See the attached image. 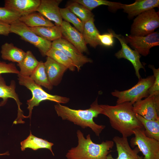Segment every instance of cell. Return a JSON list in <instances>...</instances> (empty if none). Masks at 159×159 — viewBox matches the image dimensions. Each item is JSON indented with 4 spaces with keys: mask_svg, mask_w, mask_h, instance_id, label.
<instances>
[{
    "mask_svg": "<svg viewBox=\"0 0 159 159\" xmlns=\"http://www.w3.org/2000/svg\"><path fill=\"white\" fill-rule=\"evenodd\" d=\"M102 114L107 117L112 127L121 134L122 137L127 138L133 135V131L144 128L136 117L133 110V105L126 102L115 105H100Z\"/></svg>",
    "mask_w": 159,
    "mask_h": 159,
    "instance_id": "1",
    "label": "cell"
},
{
    "mask_svg": "<svg viewBox=\"0 0 159 159\" xmlns=\"http://www.w3.org/2000/svg\"><path fill=\"white\" fill-rule=\"evenodd\" d=\"M54 107L58 116L62 120L72 122L83 129L89 127L98 137L105 127L97 124L93 120L94 118L97 117L102 112V108L98 103L97 98L87 109H73L59 103Z\"/></svg>",
    "mask_w": 159,
    "mask_h": 159,
    "instance_id": "2",
    "label": "cell"
},
{
    "mask_svg": "<svg viewBox=\"0 0 159 159\" xmlns=\"http://www.w3.org/2000/svg\"><path fill=\"white\" fill-rule=\"evenodd\" d=\"M77 135L78 144L68 151L65 155L67 159H108L111 149L114 146L113 140L96 143L92 140L90 134L85 138L79 130L77 132Z\"/></svg>",
    "mask_w": 159,
    "mask_h": 159,
    "instance_id": "3",
    "label": "cell"
},
{
    "mask_svg": "<svg viewBox=\"0 0 159 159\" xmlns=\"http://www.w3.org/2000/svg\"><path fill=\"white\" fill-rule=\"evenodd\" d=\"M19 85L26 87L31 91L32 97L27 101V108L29 110V115L25 117L31 118L33 109L38 106L40 102L45 100H49L57 103L66 104L69 102V98L56 95L49 94L44 90L41 86L36 84L30 77H25L18 74Z\"/></svg>",
    "mask_w": 159,
    "mask_h": 159,
    "instance_id": "4",
    "label": "cell"
},
{
    "mask_svg": "<svg viewBox=\"0 0 159 159\" xmlns=\"http://www.w3.org/2000/svg\"><path fill=\"white\" fill-rule=\"evenodd\" d=\"M154 80L153 75L145 78L141 77L139 79L138 82L130 89L122 91L115 90L111 94L117 98V104L130 102L133 105L143 98L149 96V89L152 85Z\"/></svg>",
    "mask_w": 159,
    "mask_h": 159,
    "instance_id": "5",
    "label": "cell"
},
{
    "mask_svg": "<svg viewBox=\"0 0 159 159\" xmlns=\"http://www.w3.org/2000/svg\"><path fill=\"white\" fill-rule=\"evenodd\" d=\"M159 26V12L153 8L143 12L134 19L131 27L130 35L145 36L154 32Z\"/></svg>",
    "mask_w": 159,
    "mask_h": 159,
    "instance_id": "6",
    "label": "cell"
},
{
    "mask_svg": "<svg viewBox=\"0 0 159 159\" xmlns=\"http://www.w3.org/2000/svg\"><path fill=\"white\" fill-rule=\"evenodd\" d=\"M133 132L134 137L130 140L131 146H137L145 159H159V141L147 137L144 128L135 129Z\"/></svg>",
    "mask_w": 159,
    "mask_h": 159,
    "instance_id": "7",
    "label": "cell"
},
{
    "mask_svg": "<svg viewBox=\"0 0 159 159\" xmlns=\"http://www.w3.org/2000/svg\"><path fill=\"white\" fill-rule=\"evenodd\" d=\"M10 33L19 35L24 40L37 47L42 56H46L52 48V42L38 36L29 27L19 21L10 25Z\"/></svg>",
    "mask_w": 159,
    "mask_h": 159,
    "instance_id": "8",
    "label": "cell"
},
{
    "mask_svg": "<svg viewBox=\"0 0 159 159\" xmlns=\"http://www.w3.org/2000/svg\"><path fill=\"white\" fill-rule=\"evenodd\" d=\"M126 42L140 55L147 56L150 49L159 45V33L158 31L144 36L127 35L124 37Z\"/></svg>",
    "mask_w": 159,
    "mask_h": 159,
    "instance_id": "9",
    "label": "cell"
},
{
    "mask_svg": "<svg viewBox=\"0 0 159 159\" xmlns=\"http://www.w3.org/2000/svg\"><path fill=\"white\" fill-rule=\"evenodd\" d=\"M52 48L60 50L71 59L78 72L85 64L93 62L92 59L81 53L74 45L63 38L53 41Z\"/></svg>",
    "mask_w": 159,
    "mask_h": 159,
    "instance_id": "10",
    "label": "cell"
},
{
    "mask_svg": "<svg viewBox=\"0 0 159 159\" xmlns=\"http://www.w3.org/2000/svg\"><path fill=\"white\" fill-rule=\"evenodd\" d=\"M135 113L149 120H159V95L148 96L133 104Z\"/></svg>",
    "mask_w": 159,
    "mask_h": 159,
    "instance_id": "11",
    "label": "cell"
},
{
    "mask_svg": "<svg viewBox=\"0 0 159 159\" xmlns=\"http://www.w3.org/2000/svg\"><path fill=\"white\" fill-rule=\"evenodd\" d=\"M108 31L114 37L118 40L121 45V49L115 53V56L118 59L124 58L129 61L134 67L136 76L139 79L141 77L139 73L140 70L141 69H145L140 61L141 55L127 45L123 36L121 34H116L112 29L109 30Z\"/></svg>",
    "mask_w": 159,
    "mask_h": 159,
    "instance_id": "12",
    "label": "cell"
},
{
    "mask_svg": "<svg viewBox=\"0 0 159 159\" xmlns=\"http://www.w3.org/2000/svg\"><path fill=\"white\" fill-rule=\"evenodd\" d=\"M60 27L63 38L74 45L81 53L88 52L82 33L64 21H63Z\"/></svg>",
    "mask_w": 159,
    "mask_h": 159,
    "instance_id": "13",
    "label": "cell"
},
{
    "mask_svg": "<svg viewBox=\"0 0 159 159\" xmlns=\"http://www.w3.org/2000/svg\"><path fill=\"white\" fill-rule=\"evenodd\" d=\"M112 140L116 145L117 157L114 158L109 154L108 159H145L143 156L138 154L140 151L137 147L134 149L131 148L127 138L116 136Z\"/></svg>",
    "mask_w": 159,
    "mask_h": 159,
    "instance_id": "14",
    "label": "cell"
},
{
    "mask_svg": "<svg viewBox=\"0 0 159 159\" xmlns=\"http://www.w3.org/2000/svg\"><path fill=\"white\" fill-rule=\"evenodd\" d=\"M62 0H41L36 11L50 21H53L56 25L60 26L63 20L59 7Z\"/></svg>",
    "mask_w": 159,
    "mask_h": 159,
    "instance_id": "15",
    "label": "cell"
},
{
    "mask_svg": "<svg viewBox=\"0 0 159 159\" xmlns=\"http://www.w3.org/2000/svg\"><path fill=\"white\" fill-rule=\"evenodd\" d=\"M40 2V0H6L4 7L21 16L36 11Z\"/></svg>",
    "mask_w": 159,
    "mask_h": 159,
    "instance_id": "16",
    "label": "cell"
},
{
    "mask_svg": "<svg viewBox=\"0 0 159 159\" xmlns=\"http://www.w3.org/2000/svg\"><path fill=\"white\" fill-rule=\"evenodd\" d=\"M159 0H136L131 4H122L121 9L128 14L130 18L137 16L143 12L149 9L159 7Z\"/></svg>",
    "mask_w": 159,
    "mask_h": 159,
    "instance_id": "17",
    "label": "cell"
},
{
    "mask_svg": "<svg viewBox=\"0 0 159 159\" xmlns=\"http://www.w3.org/2000/svg\"><path fill=\"white\" fill-rule=\"evenodd\" d=\"M45 71L49 80L53 86L61 82L64 73L67 68L51 58L47 57L44 63Z\"/></svg>",
    "mask_w": 159,
    "mask_h": 159,
    "instance_id": "18",
    "label": "cell"
},
{
    "mask_svg": "<svg viewBox=\"0 0 159 159\" xmlns=\"http://www.w3.org/2000/svg\"><path fill=\"white\" fill-rule=\"evenodd\" d=\"M15 82L12 80L9 85H6L4 78L0 74V98L3 99L0 106L3 105L6 102L9 98L14 99L16 101L18 107V117H24L23 112L20 109L22 104L19 99L18 94L15 91Z\"/></svg>",
    "mask_w": 159,
    "mask_h": 159,
    "instance_id": "19",
    "label": "cell"
},
{
    "mask_svg": "<svg viewBox=\"0 0 159 159\" xmlns=\"http://www.w3.org/2000/svg\"><path fill=\"white\" fill-rule=\"evenodd\" d=\"M94 18H92L84 23L82 34L86 44L94 48L101 43L98 38L100 33L94 24Z\"/></svg>",
    "mask_w": 159,
    "mask_h": 159,
    "instance_id": "20",
    "label": "cell"
},
{
    "mask_svg": "<svg viewBox=\"0 0 159 159\" xmlns=\"http://www.w3.org/2000/svg\"><path fill=\"white\" fill-rule=\"evenodd\" d=\"M26 52L15 46L11 43H5L1 47L2 58L13 62L19 63L24 58Z\"/></svg>",
    "mask_w": 159,
    "mask_h": 159,
    "instance_id": "21",
    "label": "cell"
},
{
    "mask_svg": "<svg viewBox=\"0 0 159 159\" xmlns=\"http://www.w3.org/2000/svg\"><path fill=\"white\" fill-rule=\"evenodd\" d=\"M21 150L23 151L26 148H31L35 150L39 149H47L54 155L52 150L54 144L46 140L36 137L32 134L31 132L27 138L21 142Z\"/></svg>",
    "mask_w": 159,
    "mask_h": 159,
    "instance_id": "22",
    "label": "cell"
},
{
    "mask_svg": "<svg viewBox=\"0 0 159 159\" xmlns=\"http://www.w3.org/2000/svg\"><path fill=\"white\" fill-rule=\"evenodd\" d=\"M29 28L38 36L49 41H53L62 37L60 26L55 25Z\"/></svg>",
    "mask_w": 159,
    "mask_h": 159,
    "instance_id": "23",
    "label": "cell"
},
{
    "mask_svg": "<svg viewBox=\"0 0 159 159\" xmlns=\"http://www.w3.org/2000/svg\"><path fill=\"white\" fill-rule=\"evenodd\" d=\"M39 63V62L32 52L30 51H27L23 59L17 64L20 69L19 74L23 76L30 77Z\"/></svg>",
    "mask_w": 159,
    "mask_h": 159,
    "instance_id": "24",
    "label": "cell"
},
{
    "mask_svg": "<svg viewBox=\"0 0 159 159\" xmlns=\"http://www.w3.org/2000/svg\"><path fill=\"white\" fill-rule=\"evenodd\" d=\"M19 20L30 27L54 25L50 21L38 12H34L21 16Z\"/></svg>",
    "mask_w": 159,
    "mask_h": 159,
    "instance_id": "25",
    "label": "cell"
},
{
    "mask_svg": "<svg viewBox=\"0 0 159 159\" xmlns=\"http://www.w3.org/2000/svg\"><path fill=\"white\" fill-rule=\"evenodd\" d=\"M136 116L145 129L144 132L145 135L149 138L159 141V120H147L137 114H136Z\"/></svg>",
    "mask_w": 159,
    "mask_h": 159,
    "instance_id": "26",
    "label": "cell"
},
{
    "mask_svg": "<svg viewBox=\"0 0 159 159\" xmlns=\"http://www.w3.org/2000/svg\"><path fill=\"white\" fill-rule=\"evenodd\" d=\"M30 77L37 84L49 90L52 89L53 86L49 80L45 71L44 63L42 61L39 62L37 67Z\"/></svg>",
    "mask_w": 159,
    "mask_h": 159,
    "instance_id": "27",
    "label": "cell"
},
{
    "mask_svg": "<svg viewBox=\"0 0 159 159\" xmlns=\"http://www.w3.org/2000/svg\"><path fill=\"white\" fill-rule=\"evenodd\" d=\"M66 8L79 18L83 23L94 18L91 11L85 7L73 0L68 3Z\"/></svg>",
    "mask_w": 159,
    "mask_h": 159,
    "instance_id": "28",
    "label": "cell"
},
{
    "mask_svg": "<svg viewBox=\"0 0 159 159\" xmlns=\"http://www.w3.org/2000/svg\"><path fill=\"white\" fill-rule=\"evenodd\" d=\"M46 56L64 66L71 71H74L75 70L76 67L72 61L59 49L51 48Z\"/></svg>",
    "mask_w": 159,
    "mask_h": 159,
    "instance_id": "29",
    "label": "cell"
},
{
    "mask_svg": "<svg viewBox=\"0 0 159 159\" xmlns=\"http://www.w3.org/2000/svg\"><path fill=\"white\" fill-rule=\"evenodd\" d=\"M90 11L95 8L102 5L107 6L112 10L121 9V3L106 0H74Z\"/></svg>",
    "mask_w": 159,
    "mask_h": 159,
    "instance_id": "30",
    "label": "cell"
},
{
    "mask_svg": "<svg viewBox=\"0 0 159 159\" xmlns=\"http://www.w3.org/2000/svg\"><path fill=\"white\" fill-rule=\"evenodd\" d=\"M60 12L62 18L69 23H72L80 32L82 33L84 24L79 18L67 8H60Z\"/></svg>",
    "mask_w": 159,
    "mask_h": 159,
    "instance_id": "31",
    "label": "cell"
},
{
    "mask_svg": "<svg viewBox=\"0 0 159 159\" xmlns=\"http://www.w3.org/2000/svg\"><path fill=\"white\" fill-rule=\"evenodd\" d=\"M21 16L6 8L0 7V21L11 25L19 21Z\"/></svg>",
    "mask_w": 159,
    "mask_h": 159,
    "instance_id": "32",
    "label": "cell"
},
{
    "mask_svg": "<svg viewBox=\"0 0 159 159\" xmlns=\"http://www.w3.org/2000/svg\"><path fill=\"white\" fill-rule=\"evenodd\" d=\"M148 67L153 70L155 77L153 83L148 90L149 96L159 95V68H155L152 65H149Z\"/></svg>",
    "mask_w": 159,
    "mask_h": 159,
    "instance_id": "33",
    "label": "cell"
},
{
    "mask_svg": "<svg viewBox=\"0 0 159 159\" xmlns=\"http://www.w3.org/2000/svg\"><path fill=\"white\" fill-rule=\"evenodd\" d=\"M19 72L15 64H7L4 62L0 61V74L4 73H12L18 74Z\"/></svg>",
    "mask_w": 159,
    "mask_h": 159,
    "instance_id": "34",
    "label": "cell"
},
{
    "mask_svg": "<svg viewBox=\"0 0 159 159\" xmlns=\"http://www.w3.org/2000/svg\"><path fill=\"white\" fill-rule=\"evenodd\" d=\"M101 45L106 47L112 46L114 43V37L110 33L102 34H100L98 36Z\"/></svg>",
    "mask_w": 159,
    "mask_h": 159,
    "instance_id": "35",
    "label": "cell"
},
{
    "mask_svg": "<svg viewBox=\"0 0 159 159\" xmlns=\"http://www.w3.org/2000/svg\"><path fill=\"white\" fill-rule=\"evenodd\" d=\"M10 25L0 21V35L8 36L10 33Z\"/></svg>",
    "mask_w": 159,
    "mask_h": 159,
    "instance_id": "36",
    "label": "cell"
},
{
    "mask_svg": "<svg viewBox=\"0 0 159 159\" xmlns=\"http://www.w3.org/2000/svg\"><path fill=\"white\" fill-rule=\"evenodd\" d=\"M9 154V152H6V153H4L0 154V155H8Z\"/></svg>",
    "mask_w": 159,
    "mask_h": 159,
    "instance_id": "37",
    "label": "cell"
}]
</instances>
